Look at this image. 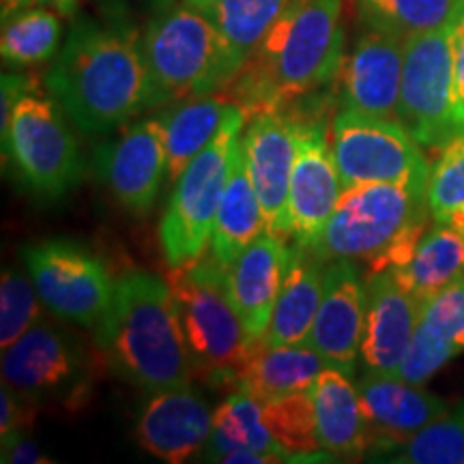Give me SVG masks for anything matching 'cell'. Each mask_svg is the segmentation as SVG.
<instances>
[{
  "mask_svg": "<svg viewBox=\"0 0 464 464\" xmlns=\"http://www.w3.org/2000/svg\"><path fill=\"white\" fill-rule=\"evenodd\" d=\"M45 86L86 136H106L149 103L142 34L125 14L82 15L69 28Z\"/></svg>",
  "mask_w": 464,
  "mask_h": 464,
  "instance_id": "obj_1",
  "label": "cell"
},
{
  "mask_svg": "<svg viewBox=\"0 0 464 464\" xmlns=\"http://www.w3.org/2000/svg\"><path fill=\"white\" fill-rule=\"evenodd\" d=\"M344 0H288L224 92L246 116L286 110L338 80Z\"/></svg>",
  "mask_w": 464,
  "mask_h": 464,
  "instance_id": "obj_2",
  "label": "cell"
},
{
  "mask_svg": "<svg viewBox=\"0 0 464 464\" xmlns=\"http://www.w3.org/2000/svg\"><path fill=\"white\" fill-rule=\"evenodd\" d=\"M95 342L114 372L147 392L189 387L191 359L166 277L131 271L116 280Z\"/></svg>",
  "mask_w": 464,
  "mask_h": 464,
  "instance_id": "obj_3",
  "label": "cell"
},
{
  "mask_svg": "<svg viewBox=\"0 0 464 464\" xmlns=\"http://www.w3.org/2000/svg\"><path fill=\"white\" fill-rule=\"evenodd\" d=\"M142 50L149 73L147 110L224 92L246 63L205 11L170 0L150 15Z\"/></svg>",
  "mask_w": 464,
  "mask_h": 464,
  "instance_id": "obj_4",
  "label": "cell"
},
{
  "mask_svg": "<svg viewBox=\"0 0 464 464\" xmlns=\"http://www.w3.org/2000/svg\"><path fill=\"white\" fill-rule=\"evenodd\" d=\"M426 196L393 183L344 188L321 239L307 249L321 263L362 258L372 274L396 269L411 258L426 232Z\"/></svg>",
  "mask_w": 464,
  "mask_h": 464,
  "instance_id": "obj_5",
  "label": "cell"
},
{
  "mask_svg": "<svg viewBox=\"0 0 464 464\" xmlns=\"http://www.w3.org/2000/svg\"><path fill=\"white\" fill-rule=\"evenodd\" d=\"M166 282L177 301L194 374L218 390L237 387L252 342L226 288V269L211 256H200L170 266Z\"/></svg>",
  "mask_w": 464,
  "mask_h": 464,
  "instance_id": "obj_6",
  "label": "cell"
},
{
  "mask_svg": "<svg viewBox=\"0 0 464 464\" xmlns=\"http://www.w3.org/2000/svg\"><path fill=\"white\" fill-rule=\"evenodd\" d=\"M246 119L241 106L232 102L216 138L189 161L174 183L170 202L160 224L161 249L170 266L205 256V249L211 246L213 226L228 179L230 153Z\"/></svg>",
  "mask_w": 464,
  "mask_h": 464,
  "instance_id": "obj_7",
  "label": "cell"
},
{
  "mask_svg": "<svg viewBox=\"0 0 464 464\" xmlns=\"http://www.w3.org/2000/svg\"><path fill=\"white\" fill-rule=\"evenodd\" d=\"M54 97L39 91L26 92L3 133V158L20 174L33 194L42 198H63L84 177V158L63 108Z\"/></svg>",
  "mask_w": 464,
  "mask_h": 464,
  "instance_id": "obj_8",
  "label": "cell"
},
{
  "mask_svg": "<svg viewBox=\"0 0 464 464\" xmlns=\"http://www.w3.org/2000/svg\"><path fill=\"white\" fill-rule=\"evenodd\" d=\"M329 131L342 188L393 183L426 196L432 166L398 119L340 110Z\"/></svg>",
  "mask_w": 464,
  "mask_h": 464,
  "instance_id": "obj_9",
  "label": "cell"
},
{
  "mask_svg": "<svg viewBox=\"0 0 464 464\" xmlns=\"http://www.w3.org/2000/svg\"><path fill=\"white\" fill-rule=\"evenodd\" d=\"M26 271L52 314L97 332L112 305L116 280L91 249L67 239L22 249Z\"/></svg>",
  "mask_w": 464,
  "mask_h": 464,
  "instance_id": "obj_10",
  "label": "cell"
},
{
  "mask_svg": "<svg viewBox=\"0 0 464 464\" xmlns=\"http://www.w3.org/2000/svg\"><path fill=\"white\" fill-rule=\"evenodd\" d=\"M451 24L404 42L398 121L428 150L448 147L460 133L451 92Z\"/></svg>",
  "mask_w": 464,
  "mask_h": 464,
  "instance_id": "obj_11",
  "label": "cell"
},
{
  "mask_svg": "<svg viewBox=\"0 0 464 464\" xmlns=\"http://www.w3.org/2000/svg\"><path fill=\"white\" fill-rule=\"evenodd\" d=\"M295 164L290 174L288 226L295 247L307 252L321 239L342 194L338 166L332 153L327 119L316 110L295 112Z\"/></svg>",
  "mask_w": 464,
  "mask_h": 464,
  "instance_id": "obj_12",
  "label": "cell"
},
{
  "mask_svg": "<svg viewBox=\"0 0 464 464\" xmlns=\"http://www.w3.org/2000/svg\"><path fill=\"white\" fill-rule=\"evenodd\" d=\"M3 382L37 404L75 409L89 392V365L72 335L42 321L3 351Z\"/></svg>",
  "mask_w": 464,
  "mask_h": 464,
  "instance_id": "obj_13",
  "label": "cell"
},
{
  "mask_svg": "<svg viewBox=\"0 0 464 464\" xmlns=\"http://www.w3.org/2000/svg\"><path fill=\"white\" fill-rule=\"evenodd\" d=\"M97 174L125 211L144 216L166 183V144L160 116L127 123L95 150Z\"/></svg>",
  "mask_w": 464,
  "mask_h": 464,
  "instance_id": "obj_14",
  "label": "cell"
},
{
  "mask_svg": "<svg viewBox=\"0 0 464 464\" xmlns=\"http://www.w3.org/2000/svg\"><path fill=\"white\" fill-rule=\"evenodd\" d=\"M404 39L368 26L359 34L338 75L342 110L398 119Z\"/></svg>",
  "mask_w": 464,
  "mask_h": 464,
  "instance_id": "obj_15",
  "label": "cell"
},
{
  "mask_svg": "<svg viewBox=\"0 0 464 464\" xmlns=\"http://www.w3.org/2000/svg\"><path fill=\"white\" fill-rule=\"evenodd\" d=\"M247 172L271 235H290L288 194L295 164V114L266 110L252 116L241 136Z\"/></svg>",
  "mask_w": 464,
  "mask_h": 464,
  "instance_id": "obj_16",
  "label": "cell"
},
{
  "mask_svg": "<svg viewBox=\"0 0 464 464\" xmlns=\"http://www.w3.org/2000/svg\"><path fill=\"white\" fill-rule=\"evenodd\" d=\"M363 323L365 284L362 271L351 258L332 260L324 269L321 307L307 342L327 368L353 376L362 359Z\"/></svg>",
  "mask_w": 464,
  "mask_h": 464,
  "instance_id": "obj_17",
  "label": "cell"
},
{
  "mask_svg": "<svg viewBox=\"0 0 464 464\" xmlns=\"http://www.w3.org/2000/svg\"><path fill=\"white\" fill-rule=\"evenodd\" d=\"M357 392L368 421L370 454H392L450 411L443 398L398 374L365 372L357 381Z\"/></svg>",
  "mask_w": 464,
  "mask_h": 464,
  "instance_id": "obj_18",
  "label": "cell"
},
{
  "mask_svg": "<svg viewBox=\"0 0 464 464\" xmlns=\"http://www.w3.org/2000/svg\"><path fill=\"white\" fill-rule=\"evenodd\" d=\"M213 413L189 387L150 392L136 420V440L150 456L168 464L188 462L207 448Z\"/></svg>",
  "mask_w": 464,
  "mask_h": 464,
  "instance_id": "obj_19",
  "label": "cell"
},
{
  "mask_svg": "<svg viewBox=\"0 0 464 464\" xmlns=\"http://www.w3.org/2000/svg\"><path fill=\"white\" fill-rule=\"evenodd\" d=\"M421 304L400 286L390 269L365 284V323L362 363L365 372L398 374L413 340Z\"/></svg>",
  "mask_w": 464,
  "mask_h": 464,
  "instance_id": "obj_20",
  "label": "cell"
},
{
  "mask_svg": "<svg viewBox=\"0 0 464 464\" xmlns=\"http://www.w3.org/2000/svg\"><path fill=\"white\" fill-rule=\"evenodd\" d=\"M288 258L290 247L282 237L265 232L226 269V288L249 342L265 340Z\"/></svg>",
  "mask_w": 464,
  "mask_h": 464,
  "instance_id": "obj_21",
  "label": "cell"
},
{
  "mask_svg": "<svg viewBox=\"0 0 464 464\" xmlns=\"http://www.w3.org/2000/svg\"><path fill=\"white\" fill-rule=\"evenodd\" d=\"M460 353H464V277L423 301L398 376L426 385Z\"/></svg>",
  "mask_w": 464,
  "mask_h": 464,
  "instance_id": "obj_22",
  "label": "cell"
},
{
  "mask_svg": "<svg viewBox=\"0 0 464 464\" xmlns=\"http://www.w3.org/2000/svg\"><path fill=\"white\" fill-rule=\"evenodd\" d=\"M318 443L329 456L359 460L370 454V430L357 385L335 368H324L310 387Z\"/></svg>",
  "mask_w": 464,
  "mask_h": 464,
  "instance_id": "obj_23",
  "label": "cell"
},
{
  "mask_svg": "<svg viewBox=\"0 0 464 464\" xmlns=\"http://www.w3.org/2000/svg\"><path fill=\"white\" fill-rule=\"evenodd\" d=\"M265 232L266 224L263 207H260L258 194L249 179L246 150H243V140L239 136L232 147L228 179H226L216 226H213L211 258L222 269H228Z\"/></svg>",
  "mask_w": 464,
  "mask_h": 464,
  "instance_id": "obj_24",
  "label": "cell"
},
{
  "mask_svg": "<svg viewBox=\"0 0 464 464\" xmlns=\"http://www.w3.org/2000/svg\"><path fill=\"white\" fill-rule=\"evenodd\" d=\"M324 368L327 363L310 342L271 346L265 340H256L249 346L237 390L258 402H269L288 393L307 392Z\"/></svg>",
  "mask_w": 464,
  "mask_h": 464,
  "instance_id": "obj_25",
  "label": "cell"
},
{
  "mask_svg": "<svg viewBox=\"0 0 464 464\" xmlns=\"http://www.w3.org/2000/svg\"><path fill=\"white\" fill-rule=\"evenodd\" d=\"M321 265V260L304 249H290L286 274L265 334L266 344H304L310 338L323 299L324 269Z\"/></svg>",
  "mask_w": 464,
  "mask_h": 464,
  "instance_id": "obj_26",
  "label": "cell"
},
{
  "mask_svg": "<svg viewBox=\"0 0 464 464\" xmlns=\"http://www.w3.org/2000/svg\"><path fill=\"white\" fill-rule=\"evenodd\" d=\"M230 106L232 100L213 92L174 102L158 114L166 144V183H177L189 161L216 138Z\"/></svg>",
  "mask_w": 464,
  "mask_h": 464,
  "instance_id": "obj_27",
  "label": "cell"
},
{
  "mask_svg": "<svg viewBox=\"0 0 464 464\" xmlns=\"http://www.w3.org/2000/svg\"><path fill=\"white\" fill-rule=\"evenodd\" d=\"M390 271L400 286L423 304L464 277V235L448 224L434 222L421 235L411 258Z\"/></svg>",
  "mask_w": 464,
  "mask_h": 464,
  "instance_id": "obj_28",
  "label": "cell"
},
{
  "mask_svg": "<svg viewBox=\"0 0 464 464\" xmlns=\"http://www.w3.org/2000/svg\"><path fill=\"white\" fill-rule=\"evenodd\" d=\"M254 450L277 456L282 462H297V456L277 443L263 417V402L237 390L213 413V432L207 443V460L222 462L230 451Z\"/></svg>",
  "mask_w": 464,
  "mask_h": 464,
  "instance_id": "obj_29",
  "label": "cell"
},
{
  "mask_svg": "<svg viewBox=\"0 0 464 464\" xmlns=\"http://www.w3.org/2000/svg\"><path fill=\"white\" fill-rule=\"evenodd\" d=\"M63 17L44 5H28L3 22L0 54L11 67H37L58 54Z\"/></svg>",
  "mask_w": 464,
  "mask_h": 464,
  "instance_id": "obj_30",
  "label": "cell"
},
{
  "mask_svg": "<svg viewBox=\"0 0 464 464\" xmlns=\"http://www.w3.org/2000/svg\"><path fill=\"white\" fill-rule=\"evenodd\" d=\"M368 26L381 28L400 39L450 26L464 9V0H357Z\"/></svg>",
  "mask_w": 464,
  "mask_h": 464,
  "instance_id": "obj_31",
  "label": "cell"
},
{
  "mask_svg": "<svg viewBox=\"0 0 464 464\" xmlns=\"http://www.w3.org/2000/svg\"><path fill=\"white\" fill-rule=\"evenodd\" d=\"M263 417L282 448L297 456V460H332L318 443L316 415L310 390L263 402Z\"/></svg>",
  "mask_w": 464,
  "mask_h": 464,
  "instance_id": "obj_32",
  "label": "cell"
},
{
  "mask_svg": "<svg viewBox=\"0 0 464 464\" xmlns=\"http://www.w3.org/2000/svg\"><path fill=\"white\" fill-rule=\"evenodd\" d=\"M288 0H211L202 11L246 61Z\"/></svg>",
  "mask_w": 464,
  "mask_h": 464,
  "instance_id": "obj_33",
  "label": "cell"
},
{
  "mask_svg": "<svg viewBox=\"0 0 464 464\" xmlns=\"http://www.w3.org/2000/svg\"><path fill=\"white\" fill-rule=\"evenodd\" d=\"M385 460L400 464H464V402L428 423Z\"/></svg>",
  "mask_w": 464,
  "mask_h": 464,
  "instance_id": "obj_34",
  "label": "cell"
},
{
  "mask_svg": "<svg viewBox=\"0 0 464 464\" xmlns=\"http://www.w3.org/2000/svg\"><path fill=\"white\" fill-rule=\"evenodd\" d=\"M432 222L448 224L464 235V131L439 150L426 189Z\"/></svg>",
  "mask_w": 464,
  "mask_h": 464,
  "instance_id": "obj_35",
  "label": "cell"
},
{
  "mask_svg": "<svg viewBox=\"0 0 464 464\" xmlns=\"http://www.w3.org/2000/svg\"><path fill=\"white\" fill-rule=\"evenodd\" d=\"M45 304L39 297L31 276L5 266L0 280V348L7 351L28 329L44 321Z\"/></svg>",
  "mask_w": 464,
  "mask_h": 464,
  "instance_id": "obj_36",
  "label": "cell"
},
{
  "mask_svg": "<svg viewBox=\"0 0 464 464\" xmlns=\"http://www.w3.org/2000/svg\"><path fill=\"white\" fill-rule=\"evenodd\" d=\"M37 409L39 404L34 400L22 396L3 382V390H0V439L3 440L0 443L7 445L31 432Z\"/></svg>",
  "mask_w": 464,
  "mask_h": 464,
  "instance_id": "obj_37",
  "label": "cell"
},
{
  "mask_svg": "<svg viewBox=\"0 0 464 464\" xmlns=\"http://www.w3.org/2000/svg\"><path fill=\"white\" fill-rule=\"evenodd\" d=\"M451 54H454V72H451V92H454V110L460 133L464 131V9L451 24Z\"/></svg>",
  "mask_w": 464,
  "mask_h": 464,
  "instance_id": "obj_38",
  "label": "cell"
},
{
  "mask_svg": "<svg viewBox=\"0 0 464 464\" xmlns=\"http://www.w3.org/2000/svg\"><path fill=\"white\" fill-rule=\"evenodd\" d=\"M33 91H37V80L33 75L3 73V80H0V136L7 131L17 102Z\"/></svg>",
  "mask_w": 464,
  "mask_h": 464,
  "instance_id": "obj_39",
  "label": "cell"
},
{
  "mask_svg": "<svg viewBox=\"0 0 464 464\" xmlns=\"http://www.w3.org/2000/svg\"><path fill=\"white\" fill-rule=\"evenodd\" d=\"M3 462H22V464H45L52 462L50 458H45L42 454V450L37 448L33 439H28V434L24 437L11 440V443L3 445Z\"/></svg>",
  "mask_w": 464,
  "mask_h": 464,
  "instance_id": "obj_40",
  "label": "cell"
},
{
  "mask_svg": "<svg viewBox=\"0 0 464 464\" xmlns=\"http://www.w3.org/2000/svg\"><path fill=\"white\" fill-rule=\"evenodd\" d=\"M33 5H44V7L54 9L61 17L72 20L80 7V0H33Z\"/></svg>",
  "mask_w": 464,
  "mask_h": 464,
  "instance_id": "obj_41",
  "label": "cell"
},
{
  "mask_svg": "<svg viewBox=\"0 0 464 464\" xmlns=\"http://www.w3.org/2000/svg\"><path fill=\"white\" fill-rule=\"evenodd\" d=\"M130 3L131 0H100L102 11H112V14H125V15H130ZM147 3L153 5V9L158 11L161 5L168 3V0H147Z\"/></svg>",
  "mask_w": 464,
  "mask_h": 464,
  "instance_id": "obj_42",
  "label": "cell"
},
{
  "mask_svg": "<svg viewBox=\"0 0 464 464\" xmlns=\"http://www.w3.org/2000/svg\"><path fill=\"white\" fill-rule=\"evenodd\" d=\"M28 5H33V0H0V15H3V22L9 20V17L17 14V11L26 9Z\"/></svg>",
  "mask_w": 464,
  "mask_h": 464,
  "instance_id": "obj_43",
  "label": "cell"
},
{
  "mask_svg": "<svg viewBox=\"0 0 464 464\" xmlns=\"http://www.w3.org/2000/svg\"><path fill=\"white\" fill-rule=\"evenodd\" d=\"M185 3H189V5H194V7L202 9V7H207V5L211 3V0H185Z\"/></svg>",
  "mask_w": 464,
  "mask_h": 464,
  "instance_id": "obj_44",
  "label": "cell"
}]
</instances>
